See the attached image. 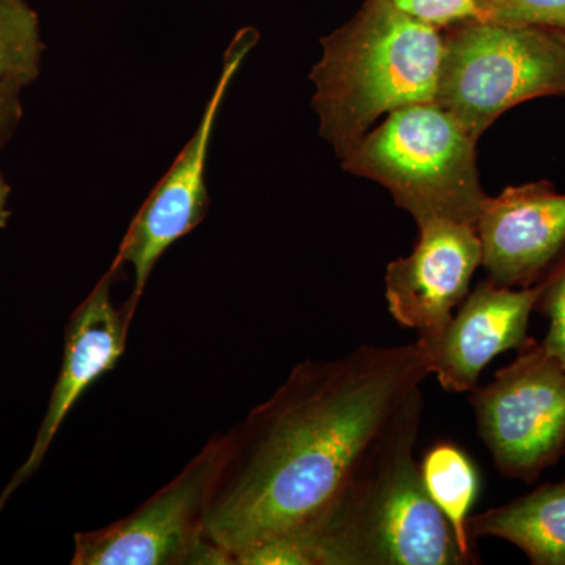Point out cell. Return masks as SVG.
Masks as SVG:
<instances>
[{
    "label": "cell",
    "instance_id": "1",
    "mask_svg": "<svg viewBox=\"0 0 565 565\" xmlns=\"http://www.w3.org/2000/svg\"><path fill=\"white\" fill-rule=\"evenodd\" d=\"M430 373L418 341L360 345L305 360L225 433L206 539L233 557L313 525L423 401Z\"/></svg>",
    "mask_w": 565,
    "mask_h": 565
},
{
    "label": "cell",
    "instance_id": "2",
    "mask_svg": "<svg viewBox=\"0 0 565 565\" xmlns=\"http://www.w3.org/2000/svg\"><path fill=\"white\" fill-rule=\"evenodd\" d=\"M423 401L313 525L278 535L297 565L468 564L415 460Z\"/></svg>",
    "mask_w": 565,
    "mask_h": 565
},
{
    "label": "cell",
    "instance_id": "3",
    "mask_svg": "<svg viewBox=\"0 0 565 565\" xmlns=\"http://www.w3.org/2000/svg\"><path fill=\"white\" fill-rule=\"evenodd\" d=\"M311 70L319 134L343 159L375 121L401 107L434 103L440 70V29L393 0L362 9L322 39Z\"/></svg>",
    "mask_w": 565,
    "mask_h": 565
},
{
    "label": "cell",
    "instance_id": "4",
    "mask_svg": "<svg viewBox=\"0 0 565 565\" xmlns=\"http://www.w3.org/2000/svg\"><path fill=\"white\" fill-rule=\"evenodd\" d=\"M476 145L448 111L418 103L386 115L341 163L345 172L384 185L416 225L444 218L476 226L487 199Z\"/></svg>",
    "mask_w": 565,
    "mask_h": 565
},
{
    "label": "cell",
    "instance_id": "5",
    "mask_svg": "<svg viewBox=\"0 0 565 565\" xmlns=\"http://www.w3.org/2000/svg\"><path fill=\"white\" fill-rule=\"evenodd\" d=\"M434 103L479 140L504 111L565 93V44L556 32L470 18L440 29Z\"/></svg>",
    "mask_w": 565,
    "mask_h": 565
},
{
    "label": "cell",
    "instance_id": "6",
    "mask_svg": "<svg viewBox=\"0 0 565 565\" xmlns=\"http://www.w3.org/2000/svg\"><path fill=\"white\" fill-rule=\"evenodd\" d=\"M479 437L498 470L534 481L565 449V367L527 340L519 359L473 390Z\"/></svg>",
    "mask_w": 565,
    "mask_h": 565
},
{
    "label": "cell",
    "instance_id": "7",
    "mask_svg": "<svg viewBox=\"0 0 565 565\" xmlns=\"http://www.w3.org/2000/svg\"><path fill=\"white\" fill-rule=\"evenodd\" d=\"M225 434H217L169 484L125 519L74 535L73 565H191L206 539L212 486Z\"/></svg>",
    "mask_w": 565,
    "mask_h": 565
},
{
    "label": "cell",
    "instance_id": "8",
    "mask_svg": "<svg viewBox=\"0 0 565 565\" xmlns=\"http://www.w3.org/2000/svg\"><path fill=\"white\" fill-rule=\"evenodd\" d=\"M258 40L259 33L253 28L236 33L223 55L221 76L195 132L174 159L169 172L152 189L122 237L120 250L111 267L120 269L121 266H129L132 269L134 288L128 307L125 308L131 321L152 270L163 253L193 232L206 217L210 210L206 166L212 134L230 85Z\"/></svg>",
    "mask_w": 565,
    "mask_h": 565
},
{
    "label": "cell",
    "instance_id": "9",
    "mask_svg": "<svg viewBox=\"0 0 565 565\" xmlns=\"http://www.w3.org/2000/svg\"><path fill=\"white\" fill-rule=\"evenodd\" d=\"M418 228L414 252L388 264L385 296L393 318L427 340L445 329L470 292L482 244L471 223L437 218Z\"/></svg>",
    "mask_w": 565,
    "mask_h": 565
},
{
    "label": "cell",
    "instance_id": "10",
    "mask_svg": "<svg viewBox=\"0 0 565 565\" xmlns=\"http://www.w3.org/2000/svg\"><path fill=\"white\" fill-rule=\"evenodd\" d=\"M117 270L110 267L87 299L71 315L65 330L61 371L50 403L36 430L31 452L0 493V514L17 490L39 473L52 441L82 394L114 370L126 351L131 319L125 310H118L111 300V285Z\"/></svg>",
    "mask_w": 565,
    "mask_h": 565
},
{
    "label": "cell",
    "instance_id": "11",
    "mask_svg": "<svg viewBox=\"0 0 565 565\" xmlns=\"http://www.w3.org/2000/svg\"><path fill=\"white\" fill-rule=\"evenodd\" d=\"M542 291L544 281L519 289L481 281L440 333L418 340L430 373L446 392H473L479 375L494 356L522 349Z\"/></svg>",
    "mask_w": 565,
    "mask_h": 565
},
{
    "label": "cell",
    "instance_id": "12",
    "mask_svg": "<svg viewBox=\"0 0 565 565\" xmlns=\"http://www.w3.org/2000/svg\"><path fill=\"white\" fill-rule=\"evenodd\" d=\"M476 232L489 280L508 288L533 286L565 250V193L552 182H527L487 195Z\"/></svg>",
    "mask_w": 565,
    "mask_h": 565
},
{
    "label": "cell",
    "instance_id": "13",
    "mask_svg": "<svg viewBox=\"0 0 565 565\" xmlns=\"http://www.w3.org/2000/svg\"><path fill=\"white\" fill-rule=\"evenodd\" d=\"M471 537L503 539L535 565H565V481L470 516Z\"/></svg>",
    "mask_w": 565,
    "mask_h": 565
},
{
    "label": "cell",
    "instance_id": "14",
    "mask_svg": "<svg viewBox=\"0 0 565 565\" xmlns=\"http://www.w3.org/2000/svg\"><path fill=\"white\" fill-rule=\"evenodd\" d=\"M424 486L455 531L468 564L476 563L467 522L479 492V478L470 457L452 444H438L419 463Z\"/></svg>",
    "mask_w": 565,
    "mask_h": 565
},
{
    "label": "cell",
    "instance_id": "15",
    "mask_svg": "<svg viewBox=\"0 0 565 565\" xmlns=\"http://www.w3.org/2000/svg\"><path fill=\"white\" fill-rule=\"evenodd\" d=\"M43 51L39 14L28 0H0V84H33Z\"/></svg>",
    "mask_w": 565,
    "mask_h": 565
},
{
    "label": "cell",
    "instance_id": "16",
    "mask_svg": "<svg viewBox=\"0 0 565 565\" xmlns=\"http://www.w3.org/2000/svg\"><path fill=\"white\" fill-rule=\"evenodd\" d=\"M486 20L565 32V0H475Z\"/></svg>",
    "mask_w": 565,
    "mask_h": 565
},
{
    "label": "cell",
    "instance_id": "17",
    "mask_svg": "<svg viewBox=\"0 0 565 565\" xmlns=\"http://www.w3.org/2000/svg\"><path fill=\"white\" fill-rule=\"evenodd\" d=\"M550 319V329L542 348L565 367V253L544 280L539 303Z\"/></svg>",
    "mask_w": 565,
    "mask_h": 565
},
{
    "label": "cell",
    "instance_id": "18",
    "mask_svg": "<svg viewBox=\"0 0 565 565\" xmlns=\"http://www.w3.org/2000/svg\"><path fill=\"white\" fill-rule=\"evenodd\" d=\"M399 9L429 22L437 29L455 22L481 18L475 0H393Z\"/></svg>",
    "mask_w": 565,
    "mask_h": 565
},
{
    "label": "cell",
    "instance_id": "19",
    "mask_svg": "<svg viewBox=\"0 0 565 565\" xmlns=\"http://www.w3.org/2000/svg\"><path fill=\"white\" fill-rule=\"evenodd\" d=\"M22 90L20 85L0 84V148L9 143L24 117Z\"/></svg>",
    "mask_w": 565,
    "mask_h": 565
},
{
    "label": "cell",
    "instance_id": "20",
    "mask_svg": "<svg viewBox=\"0 0 565 565\" xmlns=\"http://www.w3.org/2000/svg\"><path fill=\"white\" fill-rule=\"evenodd\" d=\"M11 195V188L7 182L6 177L0 172V230L6 228L11 217V211L9 207Z\"/></svg>",
    "mask_w": 565,
    "mask_h": 565
},
{
    "label": "cell",
    "instance_id": "21",
    "mask_svg": "<svg viewBox=\"0 0 565 565\" xmlns=\"http://www.w3.org/2000/svg\"><path fill=\"white\" fill-rule=\"evenodd\" d=\"M557 36H559L561 41L565 44V32H556Z\"/></svg>",
    "mask_w": 565,
    "mask_h": 565
}]
</instances>
